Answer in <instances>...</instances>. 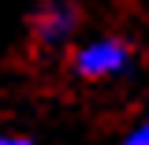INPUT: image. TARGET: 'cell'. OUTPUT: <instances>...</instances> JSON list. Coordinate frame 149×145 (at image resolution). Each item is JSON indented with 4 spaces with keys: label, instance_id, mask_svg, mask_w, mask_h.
I'll use <instances>...</instances> for the list:
<instances>
[{
    "label": "cell",
    "instance_id": "4",
    "mask_svg": "<svg viewBox=\"0 0 149 145\" xmlns=\"http://www.w3.org/2000/svg\"><path fill=\"white\" fill-rule=\"evenodd\" d=\"M0 145H34L26 134H15V130H0Z\"/></svg>",
    "mask_w": 149,
    "mask_h": 145
},
{
    "label": "cell",
    "instance_id": "3",
    "mask_svg": "<svg viewBox=\"0 0 149 145\" xmlns=\"http://www.w3.org/2000/svg\"><path fill=\"white\" fill-rule=\"evenodd\" d=\"M123 145H149V112L123 134Z\"/></svg>",
    "mask_w": 149,
    "mask_h": 145
},
{
    "label": "cell",
    "instance_id": "1",
    "mask_svg": "<svg viewBox=\"0 0 149 145\" xmlns=\"http://www.w3.org/2000/svg\"><path fill=\"white\" fill-rule=\"evenodd\" d=\"M130 63H134V49L123 37H93V41H82L71 52V71L82 82L119 78V74L130 71Z\"/></svg>",
    "mask_w": 149,
    "mask_h": 145
},
{
    "label": "cell",
    "instance_id": "2",
    "mask_svg": "<svg viewBox=\"0 0 149 145\" xmlns=\"http://www.w3.org/2000/svg\"><path fill=\"white\" fill-rule=\"evenodd\" d=\"M78 22H82V11L74 0H41L30 15V41L41 52L67 49L78 34Z\"/></svg>",
    "mask_w": 149,
    "mask_h": 145
}]
</instances>
